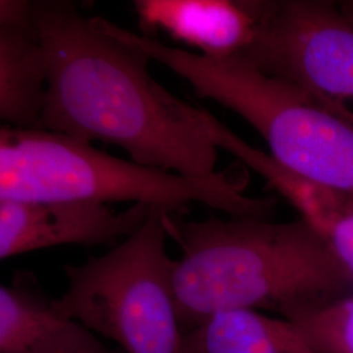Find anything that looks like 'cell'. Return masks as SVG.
<instances>
[{
  "label": "cell",
  "instance_id": "52a82bcc",
  "mask_svg": "<svg viewBox=\"0 0 353 353\" xmlns=\"http://www.w3.org/2000/svg\"><path fill=\"white\" fill-rule=\"evenodd\" d=\"M151 205L115 211L103 203L0 201V259L62 245H114L138 232Z\"/></svg>",
  "mask_w": 353,
  "mask_h": 353
},
{
  "label": "cell",
  "instance_id": "9c48e42d",
  "mask_svg": "<svg viewBox=\"0 0 353 353\" xmlns=\"http://www.w3.org/2000/svg\"><path fill=\"white\" fill-rule=\"evenodd\" d=\"M29 272L0 287V353H114L92 331L62 316Z\"/></svg>",
  "mask_w": 353,
  "mask_h": 353
},
{
  "label": "cell",
  "instance_id": "8992f818",
  "mask_svg": "<svg viewBox=\"0 0 353 353\" xmlns=\"http://www.w3.org/2000/svg\"><path fill=\"white\" fill-rule=\"evenodd\" d=\"M256 26L239 57L285 80L353 127V7L325 0L250 1Z\"/></svg>",
  "mask_w": 353,
  "mask_h": 353
},
{
  "label": "cell",
  "instance_id": "3957f363",
  "mask_svg": "<svg viewBox=\"0 0 353 353\" xmlns=\"http://www.w3.org/2000/svg\"><path fill=\"white\" fill-rule=\"evenodd\" d=\"M245 183L243 176L229 172L179 176L48 130H0V201L130 202L170 214L201 203L230 217L265 219L276 199L248 196Z\"/></svg>",
  "mask_w": 353,
  "mask_h": 353
},
{
  "label": "cell",
  "instance_id": "4fadbf2b",
  "mask_svg": "<svg viewBox=\"0 0 353 353\" xmlns=\"http://www.w3.org/2000/svg\"><path fill=\"white\" fill-rule=\"evenodd\" d=\"M319 234L353 276V195H348Z\"/></svg>",
  "mask_w": 353,
  "mask_h": 353
},
{
  "label": "cell",
  "instance_id": "ba28073f",
  "mask_svg": "<svg viewBox=\"0 0 353 353\" xmlns=\"http://www.w3.org/2000/svg\"><path fill=\"white\" fill-rule=\"evenodd\" d=\"M144 36L164 33L196 54L224 59L245 50L255 33L250 1L137 0Z\"/></svg>",
  "mask_w": 353,
  "mask_h": 353
},
{
  "label": "cell",
  "instance_id": "6da1fadb",
  "mask_svg": "<svg viewBox=\"0 0 353 353\" xmlns=\"http://www.w3.org/2000/svg\"><path fill=\"white\" fill-rule=\"evenodd\" d=\"M32 16L49 64L42 130L117 145L138 164L179 176L217 173L211 113L160 85L148 55L101 30L72 1H32Z\"/></svg>",
  "mask_w": 353,
  "mask_h": 353
},
{
  "label": "cell",
  "instance_id": "5bb4252c",
  "mask_svg": "<svg viewBox=\"0 0 353 353\" xmlns=\"http://www.w3.org/2000/svg\"><path fill=\"white\" fill-rule=\"evenodd\" d=\"M0 26H33L32 1L1 0L0 1Z\"/></svg>",
  "mask_w": 353,
  "mask_h": 353
},
{
  "label": "cell",
  "instance_id": "7a4b0ae2",
  "mask_svg": "<svg viewBox=\"0 0 353 353\" xmlns=\"http://www.w3.org/2000/svg\"><path fill=\"white\" fill-rule=\"evenodd\" d=\"M176 314L186 332L228 310H271L284 319L353 294V276L314 228L300 219L176 220Z\"/></svg>",
  "mask_w": 353,
  "mask_h": 353
},
{
  "label": "cell",
  "instance_id": "277c9868",
  "mask_svg": "<svg viewBox=\"0 0 353 353\" xmlns=\"http://www.w3.org/2000/svg\"><path fill=\"white\" fill-rule=\"evenodd\" d=\"M106 30L185 79L196 96L239 114L265 140L279 164L353 195V127L301 89L267 75L239 55L208 58L114 23Z\"/></svg>",
  "mask_w": 353,
  "mask_h": 353
},
{
  "label": "cell",
  "instance_id": "5b68a950",
  "mask_svg": "<svg viewBox=\"0 0 353 353\" xmlns=\"http://www.w3.org/2000/svg\"><path fill=\"white\" fill-rule=\"evenodd\" d=\"M169 212L152 207L138 232L101 256L64 265L68 288L54 307L127 353H178L174 267L166 252Z\"/></svg>",
  "mask_w": 353,
  "mask_h": 353
},
{
  "label": "cell",
  "instance_id": "7c38bea8",
  "mask_svg": "<svg viewBox=\"0 0 353 353\" xmlns=\"http://www.w3.org/2000/svg\"><path fill=\"white\" fill-rule=\"evenodd\" d=\"M285 321L316 353H353V294L293 314Z\"/></svg>",
  "mask_w": 353,
  "mask_h": 353
},
{
  "label": "cell",
  "instance_id": "30bf717a",
  "mask_svg": "<svg viewBox=\"0 0 353 353\" xmlns=\"http://www.w3.org/2000/svg\"><path fill=\"white\" fill-rule=\"evenodd\" d=\"M49 64L33 26H0V119L6 126L42 130Z\"/></svg>",
  "mask_w": 353,
  "mask_h": 353
},
{
  "label": "cell",
  "instance_id": "8fae6325",
  "mask_svg": "<svg viewBox=\"0 0 353 353\" xmlns=\"http://www.w3.org/2000/svg\"><path fill=\"white\" fill-rule=\"evenodd\" d=\"M178 353H316L296 327L256 310H228L182 334Z\"/></svg>",
  "mask_w": 353,
  "mask_h": 353
}]
</instances>
